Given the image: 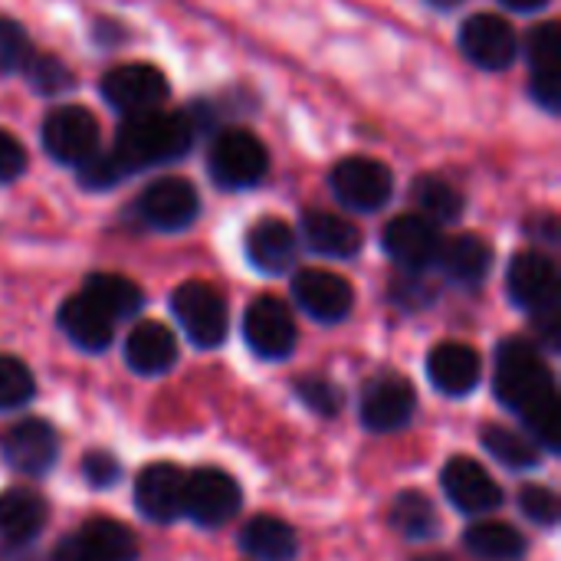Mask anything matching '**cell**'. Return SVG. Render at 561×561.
Returning <instances> with one entry per match:
<instances>
[{"label": "cell", "mask_w": 561, "mask_h": 561, "mask_svg": "<svg viewBox=\"0 0 561 561\" xmlns=\"http://www.w3.org/2000/svg\"><path fill=\"white\" fill-rule=\"evenodd\" d=\"M197 207H201V197H197L194 184L184 178H158L138 197L141 220L161 233L191 227L197 220Z\"/></svg>", "instance_id": "13"}, {"label": "cell", "mask_w": 561, "mask_h": 561, "mask_svg": "<svg viewBox=\"0 0 561 561\" xmlns=\"http://www.w3.org/2000/svg\"><path fill=\"white\" fill-rule=\"evenodd\" d=\"M519 510L529 523L542 526V529H552L559 526L561 519V500L552 486H542V483H529L523 486L519 493Z\"/></svg>", "instance_id": "37"}, {"label": "cell", "mask_w": 561, "mask_h": 561, "mask_svg": "<svg viewBox=\"0 0 561 561\" xmlns=\"http://www.w3.org/2000/svg\"><path fill=\"white\" fill-rule=\"evenodd\" d=\"M385 253L411 273H421L437 263L440 253V233L437 227L421 214H401L385 227Z\"/></svg>", "instance_id": "20"}, {"label": "cell", "mask_w": 561, "mask_h": 561, "mask_svg": "<svg viewBox=\"0 0 561 561\" xmlns=\"http://www.w3.org/2000/svg\"><path fill=\"white\" fill-rule=\"evenodd\" d=\"M23 168H26V151H23V145H20L10 131L0 128V184H10L13 178H20Z\"/></svg>", "instance_id": "41"}, {"label": "cell", "mask_w": 561, "mask_h": 561, "mask_svg": "<svg viewBox=\"0 0 561 561\" xmlns=\"http://www.w3.org/2000/svg\"><path fill=\"white\" fill-rule=\"evenodd\" d=\"M243 506L240 483L217 467H201L187 473L184 480V516L197 523L201 529H220L227 526Z\"/></svg>", "instance_id": "3"}, {"label": "cell", "mask_w": 561, "mask_h": 561, "mask_svg": "<svg viewBox=\"0 0 561 561\" xmlns=\"http://www.w3.org/2000/svg\"><path fill=\"white\" fill-rule=\"evenodd\" d=\"M82 296L92 299L112 322L131 319L145 306V293L128 276H118V273H95V276H89L85 286H82Z\"/></svg>", "instance_id": "31"}, {"label": "cell", "mask_w": 561, "mask_h": 561, "mask_svg": "<svg viewBox=\"0 0 561 561\" xmlns=\"http://www.w3.org/2000/svg\"><path fill=\"white\" fill-rule=\"evenodd\" d=\"M506 289L513 296V302L526 312H542L559 306V270L546 253H519L510 263V276H506Z\"/></svg>", "instance_id": "18"}, {"label": "cell", "mask_w": 561, "mask_h": 561, "mask_svg": "<svg viewBox=\"0 0 561 561\" xmlns=\"http://www.w3.org/2000/svg\"><path fill=\"white\" fill-rule=\"evenodd\" d=\"M23 72H26L30 85L43 95H59L62 89L72 85L69 66H62V59L46 56V53H30V59L23 62Z\"/></svg>", "instance_id": "36"}, {"label": "cell", "mask_w": 561, "mask_h": 561, "mask_svg": "<svg viewBox=\"0 0 561 561\" xmlns=\"http://www.w3.org/2000/svg\"><path fill=\"white\" fill-rule=\"evenodd\" d=\"M240 549L253 561H293L299 556V536L276 516H253L240 529Z\"/></svg>", "instance_id": "27"}, {"label": "cell", "mask_w": 561, "mask_h": 561, "mask_svg": "<svg viewBox=\"0 0 561 561\" xmlns=\"http://www.w3.org/2000/svg\"><path fill=\"white\" fill-rule=\"evenodd\" d=\"M125 362L141 378L168 375L178 362L174 332L161 322H138L125 339Z\"/></svg>", "instance_id": "22"}, {"label": "cell", "mask_w": 561, "mask_h": 561, "mask_svg": "<svg viewBox=\"0 0 561 561\" xmlns=\"http://www.w3.org/2000/svg\"><path fill=\"white\" fill-rule=\"evenodd\" d=\"M427 378L447 398H467L480 388L483 362L477 348L463 342H444L427 355Z\"/></svg>", "instance_id": "21"}, {"label": "cell", "mask_w": 561, "mask_h": 561, "mask_svg": "<svg viewBox=\"0 0 561 561\" xmlns=\"http://www.w3.org/2000/svg\"><path fill=\"white\" fill-rule=\"evenodd\" d=\"M533 95L542 108H561V72H533Z\"/></svg>", "instance_id": "42"}, {"label": "cell", "mask_w": 561, "mask_h": 561, "mask_svg": "<svg viewBox=\"0 0 561 561\" xmlns=\"http://www.w3.org/2000/svg\"><path fill=\"white\" fill-rule=\"evenodd\" d=\"M194 141V125L184 112H138L128 115L115 135L112 154L125 168V174H135L141 168L174 161L181 158Z\"/></svg>", "instance_id": "1"}, {"label": "cell", "mask_w": 561, "mask_h": 561, "mask_svg": "<svg viewBox=\"0 0 561 561\" xmlns=\"http://www.w3.org/2000/svg\"><path fill=\"white\" fill-rule=\"evenodd\" d=\"M102 95L112 108H118L125 115L151 112V108H158V102L168 99V79L161 69H154L148 62H125V66H115L105 72Z\"/></svg>", "instance_id": "14"}, {"label": "cell", "mask_w": 561, "mask_h": 561, "mask_svg": "<svg viewBox=\"0 0 561 561\" xmlns=\"http://www.w3.org/2000/svg\"><path fill=\"white\" fill-rule=\"evenodd\" d=\"M414 561H450L447 556H424V559H414Z\"/></svg>", "instance_id": "44"}, {"label": "cell", "mask_w": 561, "mask_h": 561, "mask_svg": "<svg viewBox=\"0 0 561 561\" xmlns=\"http://www.w3.org/2000/svg\"><path fill=\"white\" fill-rule=\"evenodd\" d=\"M135 533L115 519H89L72 536H66L49 561H135Z\"/></svg>", "instance_id": "9"}, {"label": "cell", "mask_w": 561, "mask_h": 561, "mask_svg": "<svg viewBox=\"0 0 561 561\" xmlns=\"http://www.w3.org/2000/svg\"><path fill=\"white\" fill-rule=\"evenodd\" d=\"M243 339L253 348V355H260L266 362L289 358L296 348V339H299L289 306L276 296H260L256 302H250V309L243 316Z\"/></svg>", "instance_id": "10"}, {"label": "cell", "mask_w": 561, "mask_h": 561, "mask_svg": "<svg viewBox=\"0 0 561 561\" xmlns=\"http://www.w3.org/2000/svg\"><path fill=\"white\" fill-rule=\"evenodd\" d=\"M526 49H529L533 72H561L559 23H539V26L529 33V39H526Z\"/></svg>", "instance_id": "38"}, {"label": "cell", "mask_w": 561, "mask_h": 561, "mask_svg": "<svg viewBox=\"0 0 561 561\" xmlns=\"http://www.w3.org/2000/svg\"><path fill=\"white\" fill-rule=\"evenodd\" d=\"M414 201H417V207L424 210L421 217H427L431 224H454V220H460V214H463V194H460L450 181H444V178H437V174L417 181Z\"/></svg>", "instance_id": "32"}, {"label": "cell", "mask_w": 561, "mask_h": 561, "mask_svg": "<svg viewBox=\"0 0 561 561\" xmlns=\"http://www.w3.org/2000/svg\"><path fill=\"white\" fill-rule=\"evenodd\" d=\"M33 371L13 355H0V411H20L33 401Z\"/></svg>", "instance_id": "34"}, {"label": "cell", "mask_w": 561, "mask_h": 561, "mask_svg": "<svg viewBox=\"0 0 561 561\" xmlns=\"http://www.w3.org/2000/svg\"><path fill=\"white\" fill-rule=\"evenodd\" d=\"M296 247H299L296 230L279 217H266L247 233V256L266 276H279V273L293 270Z\"/></svg>", "instance_id": "23"}, {"label": "cell", "mask_w": 561, "mask_h": 561, "mask_svg": "<svg viewBox=\"0 0 561 561\" xmlns=\"http://www.w3.org/2000/svg\"><path fill=\"white\" fill-rule=\"evenodd\" d=\"M388 523L404 542H431L440 536V513L431 503V496H424L421 490L398 493L391 503Z\"/></svg>", "instance_id": "29"}, {"label": "cell", "mask_w": 561, "mask_h": 561, "mask_svg": "<svg viewBox=\"0 0 561 561\" xmlns=\"http://www.w3.org/2000/svg\"><path fill=\"white\" fill-rule=\"evenodd\" d=\"M523 417V424H526V434L542 447V454H559L561 450V408H559V394H552V398H546V401H539V404H533L529 411H523L519 414Z\"/></svg>", "instance_id": "33"}, {"label": "cell", "mask_w": 561, "mask_h": 561, "mask_svg": "<svg viewBox=\"0 0 561 561\" xmlns=\"http://www.w3.org/2000/svg\"><path fill=\"white\" fill-rule=\"evenodd\" d=\"M296 398L319 417H339L345 408V394L335 381L319 378V375H302L296 378Z\"/></svg>", "instance_id": "35"}, {"label": "cell", "mask_w": 561, "mask_h": 561, "mask_svg": "<svg viewBox=\"0 0 561 561\" xmlns=\"http://www.w3.org/2000/svg\"><path fill=\"white\" fill-rule=\"evenodd\" d=\"M417 411V391L401 375H381L371 378L362 391L358 414L365 431L371 434H398L414 421Z\"/></svg>", "instance_id": "7"}, {"label": "cell", "mask_w": 561, "mask_h": 561, "mask_svg": "<svg viewBox=\"0 0 561 561\" xmlns=\"http://www.w3.org/2000/svg\"><path fill=\"white\" fill-rule=\"evenodd\" d=\"M207 168L220 187H253L270 171L266 145L247 128H227L214 138Z\"/></svg>", "instance_id": "4"}, {"label": "cell", "mask_w": 561, "mask_h": 561, "mask_svg": "<svg viewBox=\"0 0 561 561\" xmlns=\"http://www.w3.org/2000/svg\"><path fill=\"white\" fill-rule=\"evenodd\" d=\"M437 263H440V270L454 283H460V286H480L490 276L493 247L480 233H460V237L440 243Z\"/></svg>", "instance_id": "26"}, {"label": "cell", "mask_w": 561, "mask_h": 561, "mask_svg": "<svg viewBox=\"0 0 561 561\" xmlns=\"http://www.w3.org/2000/svg\"><path fill=\"white\" fill-rule=\"evenodd\" d=\"M460 49L480 69L500 72V69H510L513 66L519 43H516V30L503 16H496V13H477L460 30Z\"/></svg>", "instance_id": "17"}, {"label": "cell", "mask_w": 561, "mask_h": 561, "mask_svg": "<svg viewBox=\"0 0 561 561\" xmlns=\"http://www.w3.org/2000/svg\"><path fill=\"white\" fill-rule=\"evenodd\" d=\"M302 240L312 253L332 260H348L362 250V230L332 210H309L302 217Z\"/></svg>", "instance_id": "24"}, {"label": "cell", "mask_w": 561, "mask_h": 561, "mask_svg": "<svg viewBox=\"0 0 561 561\" xmlns=\"http://www.w3.org/2000/svg\"><path fill=\"white\" fill-rule=\"evenodd\" d=\"M293 299L316 322L335 325L352 312L355 289L345 276H339L332 270H299L293 276Z\"/></svg>", "instance_id": "15"}, {"label": "cell", "mask_w": 561, "mask_h": 561, "mask_svg": "<svg viewBox=\"0 0 561 561\" xmlns=\"http://www.w3.org/2000/svg\"><path fill=\"white\" fill-rule=\"evenodd\" d=\"M184 480L187 473L168 460L148 463L135 480V506L145 519L168 526L184 516Z\"/></svg>", "instance_id": "16"}, {"label": "cell", "mask_w": 561, "mask_h": 561, "mask_svg": "<svg viewBox=\"0 0 561 561\" xmlns=\"http://www.w3.org/2000/svg\"><path fill=\"white\" fill-rule=\"evenodd\" d=\"M43 148L53 161L82 164L99 151V122L82 105H62L43 122Z\"/></svg>", "instance_id": "11"}, {"label": "cell", "mask_w": 561, "mask_h": 561, "mask_svg": "<svg viewBox=\"0 0 561 561\" xmlns=\"http://www.w3.org/2000/svg\"><path fill=\"white\" fill-rule=\"evenodd\" d=\"M329 184H332V194L339 197V204L355 214L381 210L394 191V178H391L388 164H381L378 158H365V154L339 161L332 168Z\"/></svg>", "instance_id": "5"}, {"label": "cell", "mask_w": 561, "mask_h": 561, "mask_svg": "<svg viewBox=\"0 0 561 561\" xmlns=\"http://www.w3.org/2000/svg\"><path fill=\"white\" fill-rule=\"evenodd\" d=\"M59 329L66 332V339L76 345V348H82V352H89V355H95V352H105L108 345H112V319L92 302V299H85V296H72V299H66L62 306H59Z\"/></svg>", "instance_id": "25"}, {"label": "cell", "mask_w": 561, "mask_h": 561, "mask_svg": "<svg viewBox=\"0 0 561 561\" xmlns=\"http://www.w3.org/2000/svg\"><path fill=\"white\" fill-rule=\"evenodd\" d=\"M171 312L197 348H217L227 339V302L207 283H184L171 296Z\"/></svg>", "instance_id": "6"}, {"label": "cell", "mask_w": 561, "mask_h": 561, "mask_svg": "<svg viewBox=\"0 0 561 561\" xmlns=\"http://www.w3.org/2000/svg\"><path fill=\"white\" fill-rule=\"evenodd\" d=\"M500 3H506L510 10H519V13H529V10H542L549 0H500Z\"/></svg>", "instance_id": "43"}, {"label": "cell", "mask_w": 561, "mask_h": 561, "mask_svg": "<svg viewBox=\"0 0 561 561\" xmlns=\"http://www.w3.org/2000/svg\"><path fill=\"white\" fill-rule=\"evenodd\" d=\"M463 546L480 561H523L529 552V539L516 526L500 519H480L477 526H470Z\"/></svg>", "instance_id": "28"}, {"label": "cell", "mask_w": 561, "mask_h": 561, "mask_svg": "<svg viewBox=\"0 0 561 561\" xmlns=\"http://www.w3.org/2000/svg\"><path fill=\"white\" fill-rule=\"evenodd\" d=\"M444 496L463 516H486L503 506V490L473 457H450L440 473Z\"/></svg>", "instance_id": "12"}, {"label": "cell", "mask_w": 561, "mask_h": 561, "mask_svg": "<svg viewBox=\"0 0 561 561\" xmlns=\"http://www.w3.org/2000/svg\"><path fill=\"white\" fill-rule=\"evenodd\" d=\"M30 53L33 49H30V39H26L23 26L13 23V20H0V72L23 69Z\"/></svg>", "instance_id": "39"}, {"label": "cell", "mask_w": 561, "mask_h": 561, "mask_svg": "<svg viewBox=\"0 0 561 561\" xmlns=\"http://www.w3.org/2000/svg\"><path fill=\"white\" fill-rule=\"evenodd\" d=\"M480 444L496 463H503L510 470H536L546 457L542 447L526 431H513L506 424H483Z\"/></svg>", "instance_id": "30"}, {"label": "cell", "mask_w": 561, "mask_h": 561, "mask_svg": "<svg viewBox=\"0 0 561 561\" xmlns=\"http://www.w3.org/2000/svg\"><path fill=\"white\" fill-rule=\"evenodd\" d=\"M49 523V506L36 490L13 486L0 493V542L7 552H23L36 546Z\"/></svg>", "instance_id": "19"}, {"label": "cell", "mask_w": 561, "mask_h": 561, "mask_svg": "<svg viewBox=\"0 0 561 561\" xmlns=\"http://www.w3.org/2000/svg\"><path fill=\"white\" fill-rule=\"evenodd\" d=\"M434 3H440V7H450V3H457V0H434Z\"/></svg>", "instance_id": "45"}, {"label": "cell", "mask_w": 561, "mask_h": 561, "mask_svg": "<svg viewBox=\"0 0 561 561\" xmlns=\"http://www.w3.org/2000/svg\"><path fill=\"white\" fill-rule=\"evenodd\" d=\"M493 391L503 408L523 414L533 404L546 401L556 394V378L552 368L546 365L539 345L526 339H506L496 348V375H493Z\"/></svg>", "instance_id": "2"}, {"label": "cell", "mask_w": 561, "mask_h": 561, "mask_svg": "<svg viewBox=\"0 0 561 561\" xmlns=\"http://www.w3.org/2000/svg\"><path fill=\"white\" fill-rule=\"evenodd\" d=\"M0 454L10 470L23 477H43L59 460V434L43 417H23L0 434Z\"/></svg>", "instance_id": "8"}, {"label": "cell", "mask_w": 561, "mask_h": 561, "mask_svg": "<svg viewBox=\"0 0 561 561\" xmlns=\"http://www.w3.org/2000/svg\"><path fill=\"white\" fill-rule=\"evenodd\" d=\"M82 477L92 490H108L122 480V463L108 450H89L82 457Z\"/></svg>", "instance_id": "40"}]
</instances>
